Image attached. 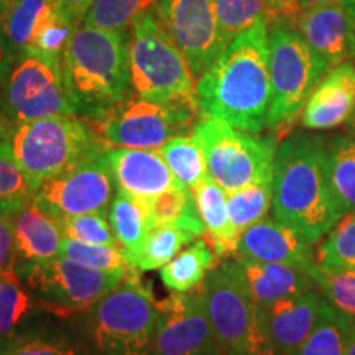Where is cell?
<instances>
[{"label":"cell","instance_id":"cell-1","mask_svg":"<svg viewBox=\"0 0 355 355\" xmlns=\"http://www.w3.org/2000/svg\"><path fill=\"white\" fill-rule=\"evenodd\" d=\"M268 35V20L257 21L235 37L198 79L196 96L202 115L245 132L263 130L272 97Z\"/></svg>","mask_w":355,"mask_h":355},{"label":"cell","instance_id":"cell-2","mask_svg":"<svg viewBox=\"0 0 355 355\" xmlns=\"http://www.w3.org/2000/svg\"><path fill=\"white\" fill-rule=\"evenodd\" d=\"M275 219L314 245L343 217L327 173V145L308 133L277 146L273 165Z\"/></svg>","mask_w":355,"mask_h":355},{"label":"cell","instance_id":"cell-3","mask_svg":"<svg viewBox=\"0 0 355 355\" xmlns=\"http://www.w3.org/2000/svg\"><path fill=\"white\" fill-rule=\"evenodd\" d=\"M128 35L79 24L61 58L66 91L87 121L130 94Z\"/></svg>","mask_w":355,"mask_h":355},{"label":"cell","instance_id":"cell-4","mask_svg":"<svg viewBox=\"0 0 355 355\" xmlns=\"http://www.w3.org/2000/svg\"><path fill=\"white\" fill-rule=\"evenodd\" d=\"M105 146L87 119L55 115L13 122L3 150L10 153L37 191L46 181L76 165L79 159Z\"/></svg>","mask_w":355,"mask_h":355},{"label":"cell","instance_id":"cell-5","mask_svg":"<svg viewBox=\"0 0 355 355\" xmlns=\"http://www.w3.org/2000/svg\"><path fill=\"white\" fill-rule=\"evenodd\" d=\"M128 68L133 94L157 102L199 104L188 61L153 12L140 15L130 26Z\"/></svg>","mask_w":355,"mask_h":355},{"label":"cell","instance_id":"cell-6","mask_svg":"<svg viewBox=\"0 0 355 355\" xmlns=\"http://www.w3.org/2000/svg\"><path fill=\"white\" fill-rule=\"evenodd\" d=\"M202 290L222 352L278 355L266 332L263 311L255 303L237 261L225 260L211 270Z\"/></svg>","mask_w":355,"mask_h":355},{"label":"cell","instance_id":"cell-7","mask_svg":"<svg viewBox=\"0 0 355 355\" xmlns=\"http://www.w3.org/2000/svg\"><path fill=\"white\" fill-rule=\"evenodd\" d=\"M268 28L272 97L266 127L285 132L296 122L309 96L332 66L293 26L268 24Z\"/></svg>","mask_w":355,"mask_h":355},{"label":"cell","instance_id":"cell-8","mask_svg":"<svg viewBox=\"0 0 355 355\" xmlns=\"http://www.w3.org/2000/svg\"><path fill=\"white\" fill-rule=\"evenodd\" d=\"M139 270L89 309L87 329L101 355H152L158 309Z\"/></svg>","mask_w":355,"mask_h":355},{"label":"cell","instance_id":"cell-9","mask_svg":"<svg viewBox=\"0 0 355 355\" xmlns=\"http://www.w3.org/2000/svg\"><path fill=\"white\" fill-rule=\"evenodd\" d=\"M191 133L201 145L209 176L227 194L273 178L277 153L273 139H260L202 114Z\"/></svg>","mask_w":355,"mask_h":355},{"label":"cell","instance_id":"cell-10","mask_svg":"<svg viewBox=\"0 0 355 355\" xmlns=\"http://www.w3.org/2000/svg\"><path fill=\"white\" fill-rule=\"evenodd\" d=\"M199 114V104L193 102H157L128 94L89 122L107 146L162 148L168 140L193 132Z\"/></svg>","mask_w":355,"mask_h":355},{"label":"cell","instance_id":"cell-11","mask_svg":"<svg viewBox=\"0 0 355 355\" xmlns=\"http://www.w3.org/2000/svg\"><path fill=\"white\" fill-rule=\"evenodd\" d=\"M15 272L40 306L61 318L89 311L127 275L89 268L63 255L44 263H17Z\"/></svg>","mask_w":355,"mask_h":355},{"label":"cell","instance_id":"cell-12","mask_svg":"<svg viewBox=\"0 0 355 355\" xmlns=\"http://www.w3.org/2000/svg\"><path fill=\"white\" fill-rule=\"evenodd\" d=\"M2 101L12 122L78 115L66 91L61 61L35 51L13 58L6 74Z\"/></svg>","mask_w":355,"mask_h":355},{"label":"cell","instance_id":"cell-13","mask_svg":"<svg viewBox=\"0 0 355 355\" xmlns=\"http://www.w3.org/2000/svg\"><path fill=\"white\" fill-rule=\"evenodd\" d=\"M107 148L89 153L76 165L40 186L35 201L58 222L87 212L109 214L117 183L105 155Z\"/></svg>","mask_w":355,"mask_h":355},{"label":"cell","instance_id":"cell-14","mask_svg":"<svg viewBox=\"0 0 355 355\" xmlns=\"http://www.w3.org/2000/svg\"><path fill=\"white\" fill-rule=\"evenodd\" d=\"M152 355H222L207 314L202 286L175 293L157 303Z\"/></svg>","mask_w":355,"mask_h":355},{"label":"cell","instance_id":"cell-15","mask_svg":"<svg viewBox=\"0 0 355 355\" xmlns=\"http://www.w3.org/2000/svg\"><path fill=\"white\" fill-rule=\"evenodd\" d=\"M152 12L184 55L194 81L227 48L222 42L212 0H158Z\"/></svg>","mask_w":355,"mask_h":355},{"label":"cell","instance_id":"cell-16","mask_svg":"<svg viewBox=\"0 0 355 355\" xmlns=\"http://www.w3.org/2000/svg\"><path fill=\"white\" fill-rule=\"evenodd\" d=\"M290 26L332 68L355 60V19L344 0L304 8Z\"/></svg>","mask_w":355,"mask_h":355},{"label":"cell","instance_id":"cell-17","mask_svg":"<svg viewBox=\"0 0 355 355\" xmlns=\"http://www.w3.org/2000/svg\"><path fill=\"white\" fill-rule=\"evenodd\" d=\"M109 165L117 189L148 201L165 191L183 186L166 165L159 148H122L109 146Z\"/></svg>","mask_w":355,"mask_h":355},{"label":"cell","instance_id":"cell-18","mask_svg":"<svg viewBox=\"0 0 355 355\" xmlns=\"http://www.w3.org/2000/svg\"><path fill=\"white\" fill-rule=\"evenodd\" d=\"M326 303L321 291L311 290L261 308L266 332L278 355H291L303 345L316 327Z\"/></svg>","mask_w":355,"mask_h":355},{"label":"cell","instance_id":"cell-19","mask_svg":"<svg viewBox=\"0 0 355 355\" xmlns=\"http://www.w3.org/2000/svg\"><path fill=\"white\" fill-rule=\"evenodd\" d=\"M311 247L313 245L306 242L296 230L277 219L265 217L243 230L239 239L235 257L290 265L306 273L314 265V254Z\"/></svg>","mask_w":355,"mask_h":355},{"label":"cell","instance_id":"cell-20","mask_svg":"<svg viewBox=\"0 0 355 355\" xmlns=\"http://www.w3.org/2000/svg\"><path fill=\"white\" fill-rule=\"evenodd\" d=\"M355 114V66L340 63L321 79L306 102L301 122L309 130H327Z\"/></svg>","mask_w":355,"mask_h":355},{"label":"cell","instance_id":"cell-21","mask_svg":"<svg viewBox=\"0 0 355 355\" xmlns=\"http://www.w3.org/2000/svg\"><path fill=\"white\" fill-rule=\"evenodd\" d=\"M17 263H44L61 255L64 234L61 224L35 201L13 216Z\"/></svg>","mask_w":355,"mask_h":355},{"label":"cell","instance_id":"cell-22","mask_svg":"<svg viewBox=\"0 0 355 355\" xmlns=\"http://www.w3.org/2000/svg\"><path fill=\"white\" fill-rule=\"evenodd\" d=\"M234 260L237 261L248 290L260 308H266L275 301L318 288L309 275L295 266L243 259V257H235Z\"/></svg>","mask_w":355,"mask_h":355},{"label":"cell","instance_id":"cell-23","mask_svg":"<svg viewBox=\"0 0 355 355\" xmlns=\"http://www.w3.org/2000/svg\"><path fill=\"white\" fill-rule=\"evenodd\" d=\"M199 214L206 227V239L219 260L235 257L241 234L230 219L227 191L207 175L193 189Z\"/></svg>","mask_w":355,"mask_h":355},{"label":"cell","instance_id":"cell-24","mask_svg":"<svg viewBox=\"0 0 355 355\" xmlns=\"http://www.w3.org/2000/svg\"><path fill=\"white\" fill-rule=\"evenodd\" d=\"M55 8V0H0V33L13 55L32 50L40 28Z\"/></svg>","mask_w":355,"mask_h":355},{"label":"cell","instance_id":"cell-25","mask_svg":"<svg viewBox=\"0 0 355 355\" xmlns=\"http://www.w3.org/2000/svg\"><path fill=\"white\" fill-rule=\"evenodd\" d=\"M109 220L119 247L125 252L133 268H137L146 235L152 229L146 201L135 198L127 191L117 189L109 207Z\"/></svg>","mask_w":355,"mask_h":355},{"label":"cell","instance_id":"cell-26","mask_svg":"<svg viewBox=\"0 0 355 355\" xmlns=\"http://www.w3.org/2000/svg\"><path fill=\"white\" fill-rule=\"evenodd\" d=\"M219 261L207 239L199 237L159 268V278L170 291L189 293L204 285L207 275Z\"/></svg>","mask_w":355,"mask_h":355},{"label":"cell","instance_id":"cell-27","mask_svg":"<svg viewBox=\"0 0 355 355\" xmlns=\"http://www.w3.org/2000/svg\"><path fill=\"white\" fill-rule=\"evenodd\" d=\"M201 237L196 230L184 224L152 225L146 235L144 252L137 263L139 272H153L165 266L180 254L181 248Z\"/></svg>","mask_w":355,"mask_h":355},{"label":"cell","instance_id":"cell-28","mask_svg":"<svg viewBox=\"0 0 355 355\" xmlns=\"http://www.w3.org/2000/svg\"><path fill=\"white\" fill-rule=\"evenodd\" d=\"M319 268L336 273H355V212H347L327 232L314 252Z\"/></svg>","mask_w":355,"mask_h":355},{"label":"cell","instance_id":"cell-29","mask_svg":"<svg viewBox=\"0 0 355 355\" xmlns=\"http://www.w3.org/2000/svg\"><path fill=\"white\" fill-rule=\"evenodd\" d=\"M152 225L184 224L201 235H206V227L199 214L196 198L186 186H176L146 201Z\"/></svg>","mask_w":355,"mask_h":355},{"label":"cell","instance_id":"cell-30","mask_svg":"<svg viewBox=\"0 0 355 355\" xmlns=\"http://www.w3.org/2000/svg\"><path fill=\"white\" fill-rule=\"evenodd\" d=\"M327 173L343 214L355 212V140L339 137L327 146Z\"/></svg>","mask_w":355,"mask_h":355},{"label":"cell","instance_id":"cell-31","mask_svg":"<svg viewBox=\"0 0 355 355\" xmlns=\"http://www.w3.org/2000/svg\"><path fill=\"white\" fill-rule=\"evenodd\" d=\"M166 165L181 184L193 191L206 178L207 165L198 140L191 135H178L159 148Z\"/></svg>","mask_w":355,"mask_h":355},{"label":"cell","instance_id":"cell-32","mask_svg":"<svg viewBox=\"0 0 355 355\" xmlns=\"http://www.w3.org/2000/svg\"><path fill=\"white\" fill-rule=\"evenodd\" d=\"M347 336L349 316L327 301L316 327L291 355H345Z\"/></svg>","mask_w":355,"mask_h":355},{"label":"cell","instance_id":"cell-33","mask_svg":"<svg viewBox=\"0 0 355 355\" xmlns=\"http://www.w3.org/2000/svg\"><path fill=\"white\" fill-rule=\"evenodd\" d=\"M227 202L234 227L242 235L243 230L265 219L273 206V178H266L229 193Z\"/></svg>","mask_w":355,"mask_h":355},{"label":"cell","instance_id":"cell-34","mask_svg":"<svg viewBox=\"0 0 355 355\" xmlns=\"http://www.w3.org/2000/svg\"><path fill=\"white\" fill-rule=\"evenodd\" d=\"M40 303L33 293L26 291L17 273L0 277V340L15 336L21 322Z\"/></svg>","mask_w":355,"mask_h":355},{"label":"cell","instance_id":"cell-35","mask_svg":"<svg viewBox=\"0 0 355 355\" xmlns=\"http://www.w3.org/2000/svg\"><path fill=\"white\" fill-rule=\"evenodd\" d=\"M158 0H94L81 24L112 32H127L133 21L152 12Z\"/></svg>","mask_w":355,"mask_h":355},{"label":"cell","instance_id":"cell-36","mask_svg":"<svg viewBox=\"0 0 355 355\" xmlns=\"http://www.w3.org/2000/svg\"><path fill=\"white\" fill-rule=\"evenodd\" d=\"M37 191L7 150H0V216L13 217L35 199Z\"/></svg>","mask_w":355,"mask_h":355},{"label":"cell","instance_id":"cell-37","mask_svg":"<svg viewBox=\"0 0 355 355\" xmlns=\"http://www.w3.org/2000/svg\"><path fill=\"white\" fill-rule=\"evenodd\" d=\"M217 26L225 46L235 37L266 19L265 0H212Z\"/></svg>","mask_w":355,"mask_h":355},{"label":"cell","instance_id":"cell-38","mask_svg":"<svg viewBox=\"0 0 355 355\" xmlns=\"http://www.w3.org/2000/svg\"><path fill=\"white\" fill-rule=\"evenodd\" d=\"M61 255L89 266V268L104 270V272L128 273L133 268L127 259V254L119 245H99L86 243L64 237Z\"/></svg>","mask_w":355,"mask_h":355},{"label":"cell","instance_id":"cell-39","mask_svg":"<svg viewBox=\"0 0 355 355\" xmlns=\"http://www.w3.org/2000/svg\"><path fill=\"white\" fill-rule=\"evenodd\" d=\"M306 273L334 308L345 316L355 318V273L326 272L319 268L316 261Z\"/></svg>","mask_w":355,"mask_h":355},{"label":"cell","instance_id":"cell-40","mask_svg":"<svg viewBox=\"0 0 355 355\" xmlns=\"http://www.w3.org/2000/svg\"><path fill=\"white\" fill-rule=\"evenodd\" d=\"M64 237L99 245H119L107 212H87L60 222Z\"/></svg>","mask_w":355,"mask_h":355},{"label":"cell","instance_id":"cell-41","mask_svg":"<svg viewBox=\"0 0 355 355\" xmlns=\"http://www.w3.org/2000/svg\"><path fill=\"white\" fill-rule=\"evenodd\" d=\"M0 355H81L64 337L19 334L0 345Z\"/></svg>","mask_w":355,"mask_h":355},{"label":"cell","instance_id":"cell-42","mask_svg":"<svg viewBox=\"0 0 355 355\" xmlns=\"http://www.w3.org/2000/svg\"><path fill=\"white\" fill-rule=\"evenodd\" d=\"M76 28L78 24L71 21L68 17H64L58 8H55V12L48 17L42 28H40L30 51L61 61L66 46H68Z\"/></svg>","mask_w":355,"mask_h":355},{"label":"cell","instance_id":"cell-43","mask_svg":"<svg viewBox=\"0 0 355 355\" xmlns=\"http://www.w3.org/2000/svg\"><path fill=\"white\" fill-rule=\"evenodd\" d=\"M17 260L13 217L0 216V277L17 273Z\"/></svg>","mask_w":355,"mask_h":355},{"label":"cell","instance_id":"cell-44","mask_svg":"<svg viewBox=\"0 0 355 355\" xmlns=\"http://www.w3.org/2000/svg\"><path fill=\"white\" fill-rule=\"evenodd\" d=\"M268 24L291 25L303 12V0H265Z\"/></svg>","mask_w":355,"mask_h":355},{"label":"cell","instance_id":"cell-45","mask_svg":"<svg viewBox=\"0 0 355 355\" xmlns=\"http://www.w3.org/2000/svg\"><path fill=\"white\" fill-rule=\"evenodd\" d=\"M92 2L94 0H55V6L64 17H68L71 21L79 25L83 21L84 13L87 12Z\"/></svg>","mask_w":355,"mask_h":355},{"label":"cell","instance_id":"cell-46","mask_svg":"<svg viewBox=\"0 0 355 355\" xmlns=\"http://www.w3.org/2000/svg\"><path fill=\"white\" fill-rule=\"evenodd\" d=\"M13 58H15V55H13L10 48H8V44L6 40H3L2 35H0V78H6Z\"/></svg>","mask_w":355,"mask_h":355},{"label":"cell","instance_id":"cell-47","mask_svg":"<svg viewBox=\"0 0 355 355\" xmlns=\"http://www.w3.org/2000/svg\"><path fill=\"white\" fill-rule=\"evenodd\" d=\"M12 123L13 122L10 121V117H8L6 107H3L2 96H0V150H2L3 145H6L8 130H10Z\"/></svg>","mask_w":355,"mask_h":355},{"label":"cell","instance_id":"cell-48","mask_svg":"<svg viewBox=\"0 0 355 355\" xmlns=\"http://www.w3.org/2000/svg\"><path fill=\"white\" fill-rule=\"evenodd\" d=\"M345 355H355V318L349 316V336L345 345Z\"/></svg>","mask_w":355,"mask_h":355},{"label":"cell","instance_id":"cell-49","mask_svg":"<svg viewBox=\"0 0 355 355\" xmlns=\"http://www.w3.org/2000/svg\"><path fill=\"white\" fill-rule=\"evenodd\" d=\"M334 2H340V0H303V7L308 8L313 6H322V3H334Z\"/></svg>","mask_w":355,"mask_h":355},{"label":"cell","instance_id":"cell-50","mask_svg":"<svg viewBox=\"0 0 355 355\" xmlns=\"http://www.w3.org/2000/svg\"><path fill=\"white\" fill-rule=\"evenodd\" d=\"M345 6H347L350 8V12H352L354 19H355V0H344Z\"/></svg>","mask_w":355,"mask_h":355},{"label":"cell","instance_id":"cell-51","mask_svg":"<svg viewBox=\"0 0 355 355\" xmlns=\"http://www.w3.org/2000/svg\"><path fill=\"white\" fill-rule=\"evenodd\" d=\"M347 123H349V127H350V132H352L354 137H355V114L352 115V117H350V121Z\"/></svg>","mask_w":355,"mask_h":355},{"label":"cell","instance_id":"cell-52","mask_svg":"<svg viewBox=\"0 0 355 355\" xmlns=\"http://www.w3.org/2000/svg\"><path fill=\"white\" fill-rule=\"evenodd\" d=\"M222 355H227V354H224V352H222Z\"/></svg>","mask_w":355,"mask_h":355},{"label":"cell","instance_id":"cell-53","mask_svg":"<svg viewBox=\"0 0 355 355\" xmlns=\"http://www.w3.org/2000/svg\"><path fill=\"white\" fill-rule=\"evenodd\" d=\"M0 35H2V33H0Z\"/></svg>","mask_w":355,"mask_h":355}]
</instances>
